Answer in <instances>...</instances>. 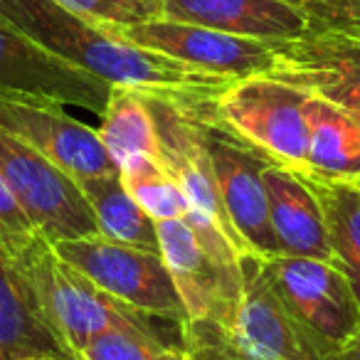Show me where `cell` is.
<instances>
[{"mask_svg": "<svg viewBox=\"0 0 360 360\" xmlns=\"http://www.w3.org/2000/svg\"><path fill=\"white\" fill-rule=\"evenodd\" d=\"M155 225L160 257L183 301L186 321H202L230 330L245 284L242 259L227 262L205 250L186 217Z\"/></svg>", "mask_w": 360, "mask_h": 360, "instance_id": "cell-9", "label": "cell"}, {"mask_svg": "<svg viewBox=\"0 0 360 360\" xmlns=\"http://www.w3.org/2000/svg\"><path fill=\"white\" fill-rule=\"evenodd\" d=\"M306 30H335L360 35V0H301Z\"/></svg>", "mask_w": 360, "mask_h": 360, "instance_id": "cell-24", "label": "cell"}, {"mask_svg": "<svg viewBox=\"0 0 360 360\" xmlns=\"http://www.w3.org/2000/svg\"><path fill=\"white\" fill-rule=\"evenodd\" d=\"M52 247L62 259L121 304L178 326L186 321L183 301L160 252L126 245L101 232L55 242Z\"/></svg>", "mask_w": 360, "mask_h": 360, "instance_id": "cell-4", "label": "cell"}, {"mask_svg": "<svg viewBox=\"0 0 360 360\" xmlns=\"http://www.w3.org/2000/svg\"><path fill=\"white\" fill-rule=\"evenodd\" d=\"M0 360H79L6 255H0Z\"/></svg>", "mask_w": 360, "mask_h": 360, "instance_id": "cell-16", "label": "cell"}, {"mask_svg": "<svg viewBox=\"0 0 360 360\" xmlns=\"http://www.w3.org/2000/svg\"><path fill=\"white\" fill-rule=\"evenodd\" d=\"M355 119H358V116H355ZM358 121H360V119H358Z\"/></svg>", "mask_w": 360, "mask_h": 360, "instance_id": "cell-30", "label": "cell"}, {"mask_svg": "<svg viewBox=\"0 0 360 360\" xmlns=\"http://www.w3.org/2000/svg\"><path fill=\"white\" fill-rule=\"evenodd\" d=\"M323 212L333 259L343 266L360 299V178L333 180L306 175Z\"/></svg>", "mask_w": 360, "mask_h": 360, "instance_id": "cell-18", "label": "cell"}, {"mask_svg": "<svg viewBox=\"0 0 360 360\" xmlns=\"http://www.w3.org/2000/svg\"><path fill=\"white\" fill-rule=\"evenodd\" d=\"M183 345L191 360H250L230 343L227 333L202 321H183Z\"/></svg>", "mask_w": 360, "mask_h": 360, "instance_id": "cell-26", "label": "cell"}, {"mask_svg": "<svg viewBox=\"0 0 360 360\" xmlns=\"http://www.w3.org/2000/svg\"><path fill=\"white\" fill-rule=\"evenodd\" d=\"M271 289L321 338L343 348L360 328V299L343 266L333 259L274 255L259 259Z\"/></svg>", "mask_w": 360, "mask_h": 360, "instance_id": "cell-8", "label": "cell"}, {"mask_svg": "<svg viewBox=\"0 0 360 360\" xmlns=\"http://www.w3.org/2000/svg\"><path fill=\"white\" fill-rule=\"evenodd\" d=\"M0 178L47 242L96 235L94 212L79 183L40 150L0 129Z\"/></svg>", "mask_w": 360, "mask_h": 360, "instance_id": "cell-5", "label": "cell"}, {"mask_svg": "<svg viewBox=\"0 0 360 360\" xmlns=\"http://www.w3.org/2000/svg\"><path fill=\"white\" fill-rule=\"evenodd\" d=\"M309 91L269 75L235 79L217 94V119L252 150L274 165L306 168Z\"/></svg>", "mask_w": 360, "mask_h": 360, "instance_id": "cell-3", "label": "cell"}, {"mask_svg": "<svg viewBox=\"0 0 360 360\" xmlns=\"http://www.w3.org/2000/svg\"><path fill=\"white\" fill-rule=\"evenodd\" d=\"M240 306L225 330L230 343L250 360H338L340 350L321 338L289 309L259 269V257H242Z\"/></svg>", "mask_w": 360, "mask_h": 360, "instance_id": "cell-6", "label": "cell"}, {"mask_svg": "<svg viewBox=\"0 0 360 360\" xmlns=\"http://www.w3.org/2000/svg\"><path fill=\"white\" fill-rule=\"evenodd\" d=\"M0 15L52 55L111 86L212 101L230 84V79L134 45L116 27L79 15L57 0H0Z\"/></svg>", "mask_w": 360, "mask_h": 360, "instance_id": "cell-1", "label": "cell"}, {"mask_svg": "<svg viewBox=\"0 0 360 360\" xmlns=\"http://www.w3.org/2000/svg\"><path fill=\"white\" fill-rule=\"evenodd\" d=\"M286 3H291V6H299L301 0H286Z\"/></svg>", "mask_w": 360, "mask_h": 360, "instance_id": "cell-29", "label": "cell"}, {"mask_svg": "<svg viewBox=\"0 0 360 360\" xmlns=\"http://www.w3.org/2000/svg\"><path fill=\"white\" fill-rule=\"evenodd\" d=\"M202 134L210 150L217 191L227 220L237 232L250 257L281 255L269 220V195L264 186V165L269 163L257 150L242 143L220 119L215 104L202 114Z\"/></svg>", "mask_w": 360, "mask_h": 360, "instance_id": "cell-7", "label": "cell"}, {"mask_svg": "<svg viewBox=\"0 0 360 360\" xmlns=\"http://www.w3.org/2000/svg\"><path fill=\"white\" fill-rule=\"evenodd\" d=\"M57 3L109 27L136 25V22L158 15L141 0H57Z\"/></svg>", "mask_w": 360, "mask_h": 360, "instance_id": "cell-23", "label": "cell"}, {"mask_svg": "<svg viewBox=\"0 0 360 360\" xmlns=\"http://www.w3.org/2000/svg\"><path fill=\"white\" fill-rule=\"evenodd\" d=\"M141 3H146V6H148L150 11H155L160 15V6H163V0H141Z\"/></svg>", "mask_w": 360, "mask_h": 360, "instance_id": "cell-28", "label": "cell"}, {"mask_svg": "<svg viewBox=\"0 0 360 360\" xmlns=\"http://www.w3.org/2000/svg\"><path fill=\"white\" fill-rule=\"evenodd\" d=\"M264 186L269 195L271 230L279 250L284 255L333 259L323 212L306 173L266 163Z\"/></svg>", "mask_w": 360, "mask_h": 360, "instance_id": "cell-15", "label": "cell"}, {"mask_svg": "<svg viewBox=\"0 0 360 360\" xmlns=\"http://www.w3.org/2000/svg\"><path fill=\"white\" fill-rule=\"evenodd\" d=\"M116 32L134 45L230 82L269 75L274 67V42L230 35L160 15L116 27Z\"/></svg>", "mask_w": 360, "mask_h": 360, "instance_id": "cell-11", "label": "cell"}, {"mask_svg": "<svg viewBox=\"0 0 360 360\" xmlns=\"http://www.w3.org/2000/svg\"><path fill=\"white\" fill-rule=\"evenodd\" d=\"M269 77L294 84L360 119V35L335 30H306L274 42Z\"/></svg>", "mask_w": 360, "mask_h": 360, "instance_id": "cell-12", "label": "cell"}, {"mask_svg": "<svg viewBox=\"0 0 360 360\" xmlns=\"http://www.w3.org/2000/svg\"><path fill=\"white\" fill-rule=\"evenodd\" d=\"M0 91L104 111L111 84L60 60L0 15Z\"/></svg>", "mask_w": 360, "mask_h": 360, "instance_id": "cell-13", "label": "cell"}, {"mask_svg": "<svg viewBox=\"0 0 360 360\" xmlns=\"http://www.w3.org/2000/svg\"><path fill=\"white\" fill-rule=\"evenodd\" d=\"M99 119L101 124L96 126V134L116 168L131 155L158 158V136H155L153 116L139 89L111 86Z\"/></svg>", "mask_w": 360, "mask_h": 360, "instance_id": "cell-20", "label": "cell"}, {"mask_svg": "<svg viewBox=\"0 0 360 360\" xmlns=\"http://www.w3.org/2000/svg\"><path fill=\"white\" fill-rule=\"evenodd\" d=\"M119 178L129 195L155 222L183 220L191 212L188 198L178 188L173 175L153 155H131L119 165Z\"/></svg>", "mask_w": 360, "mask_h": 360, "instance_id": "cell-21", "label": "cell"}, {"mask_svg": "<svg viewBox=\"0 0 360 360\" xmlns=\"http://www.w3.org/2000/svg\"><path fill=\"white\" fill-rule=\"evenodd\" d=\"M309 150L301 173L314 178H360V121L319 96L306 101Z\"/></svg>", "mask_w": 360, "mask_h": 360, "instance_id": "cell-17", "label": "cell"}, {"mask_svg": "<svg viewBox=\"0 0 360 360\" xmlns=\"http://www.w3.org/2000/svg\"><path fill=\"white\" fill-rule=\"evenodd\" d=\"M338 360H360V328H358V333L340 348Z\"/></svg>", "mask_w": 360, "mask_h": 360, "instance_id": "cell-27", "label": "cell"}, {"mask_svg": "<svg viewBox=\"0 0 360 360\" xmlns=\"http://www.w3.org/2000/svg\"><path fill=\"white\" fill-rule=\"evenodd\" d=\"M160 18L264 42H286L306 32L301 8L286 0H163Z\"/></svg>", "mask_w": 360, "mask_h": 360, "instance_id": "cell-14", "label": "cell"}, {"mask_svg": "<svg viewBox=\"0 0 360 360\" xmlns=\"http://www.w3.org/2000/svg\"><path fill=\"white\" fill-rule=\"evenodd\" d=\"M40 232L25 215L11 188L0 178V255L15 257L30 245Z\"/></svg>", "mask_w": 360, "mask_h": 360, "instance_id": "cell-25", "label": "cell"}, {"mask_svg": "<svg viewBox=\"0 0 360 360\" xmlns=\"http://www.w3.org/2000/svg\"><path fill=\"white\" fill-rule=\"evenodd\" d=\"M79 360H191L186 345H170L163 338L109 330L91 338L79 350Z\"/></svg>", "mask_w": 360, "mask_h": 360, "instance_id": "cell-22", "label": "cell"}, {"mask_svg": "<svg viewBox=\"0 0 360 360\" xmlns=\"http://www.w3.org/2000/svg\"><path fill=\"white\" fill-rule=\"evenodd\" d=\"M91 212H94L96 227L101 235L111 240L126 242V245L143 247L150 252L158 250V225L146 210L129 195L121 183L119 173L101 175L79 183Z\"/></svg>", "mask_w": 360, "mask_h": 360, "instance_id": "cell-19", "label": "cell"}, {"mask_svg": "<svg viewBox=\"0 0 360 360\" xmlns=\"http://www.w3.org/2000/svg\"><path fill=\"white\" fill-rule=\"evenodd\" d=\"M0 129L40 150L77 183L119 173L96 129L70 116L57 101L0 91Z\"/></svg>", "mask_w": 360, "mask_h": 360, "instance_id": "cell-10", "label": "cell"}, {"mask_svg": "<svg viewBox=\"0 0 360 360\" xmlns=\"http://www.w3.org/2000/svg\"><path fill=\"white\" fill-rule=\"evenodd\" d=\"M8 259L27 281L45 319L77 358L91 338L109 330L163 338L153 323V316L141 314L99 289L70 262L62 259L52 242L42 235H37L20 255Z\"/></svg>", "mask_w": 360, "mask_h": 360, "instance_id": "cell-2", "label": "cell"}]
</instances>
